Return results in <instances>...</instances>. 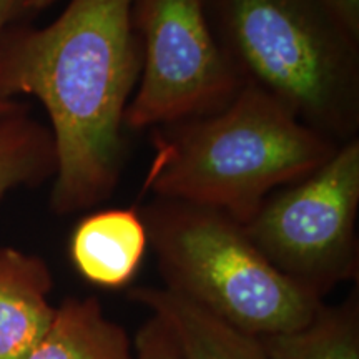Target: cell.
Segmentation results:
<instances>
[{
    "mask_svg": "<svg viewBox=\"0 0 359 359\" xmlns=\"http://www.w3.org/2000/svg\"><path fill=\"white\" fill-rule=\"evenodd\" d=\"M19 2L20 0H0V32L19 15ZM24 109L25 105L19 102L0 98V122Z\"/></svg>",
    "mask_w": 359,
    "mask_h": 359,
    "instance_id": "15",
    "label": "cell"
},
{
    "mask_svg": "<svg viewBox=\"0 0 359 359\" xmlns=\"http://www.w3.org/2000/svg\"><path fill=\"white\" fill-rule=\"evenodd\" d=\"M132 2L70 0L47 27L11 22L0 32V98L35 97L50 120L58 215L102 203L118 183L142 70Z\"/></svg>",
    "mask_w": 359,
    "mask_h": 359,
    "instance_id": "1",
    "label": "cell"
},
{
    "mask_svg": "<svg viewBox=\"0 0 359 359\" xmlns=\"http://www.w3.org/2000/svg\"><path fill=\"white\" fill-rule=\"evenodd\" d=\"M346 32L359 40V0H318Z\"/></svg>",
    "mask_w": 359,
    "mask_h": 359,
    "instance_id": "14",
    "label": "cell"
},
{
    "mask_svg": "<svg viewBox=\"0 0 359 359\" xmlns=\"http://www.w3.org/2000/svg\"><path fill=\"white\" fill-rule=\"evenodd\" d=\"M52 286L42 258L0 246V359H24L47 333L57 311Z\"/></svg>",
    "mask_w": 359,
    "mask_h": 359,
    "instance_id": "7",
    "label": "cell"
},
{
    "mask_svg": "<svg viewBox=\"0 0 359 359\" xmlns=\"http://www.w3.org/2000/svg\"><path fill=\"white\" fill-rule=\"evenodd\" d=\"M147 248V228L140 212L127 208L88 215L70 238L75 269L88 283L107 290L123 288L133 280Z\"/></svg>",
    "mask_w": 359,
    "mask_h": 359,
    "instance_id": "9",
    "label": "cell"
},
{
    "mask_svg": "<svg viewBox=\"0 0 359 359\" xmlns=\"http://www.w3.org/2000/svg\"><path fill=\"white\" fill-rule=\"evenodd\" d=\"M133 356L135 359H180L168 331L154 316L148 318L135 333Z\"/></svg>",
    "mask_w": 359,
    "mask_h": 359,
    "instance_id": "13",
    "label": "cell"
},
{
    "mask_svg": "<svg viewBox=\"0 0 359 359\" xmlns=\"http://www.w3.org/2000/svg\"><path fill=\"white\" fill-rule=\"evenodd\" d=\"M57 170L50 128L24 110L0 122V200L20 187L53 178Z\"/></svg>",
    "mask_w": 359,
    "mask_h": 359,
    "instance_id": "12",
    "label": "cell"
},
{
    "mask_svg": "<svg viewBox=\"0 0 359 359\" xmlns=\"http://www.w3.org/2000/svg\"><path fill=\"white\" fill-rule=\"evenodd\" d=\"M165 288L245 333L268 338L306 326L323 299L281 275L219 210L155 198L140 210Z\"/></svg>",
    "mask_w": 359,
    "mask_h": 359,
    "instance_id": "4",
    "label": "cell"
},
{
    "mask_svg": "<svg viewBox=\"0 0 359 359\" xmlns=\"http://www.w3.org/2000/svg\"><path fill=\"white\" fill-rule=\"evenodd\" d=\"M241 83L336 143L358 138L359 40L318 0H205Z\"/></svg>",
    "mask_w": 359,
    "mask_h": 359,
    "instance_id": "3",
    "label": "cell"
},
{
    "mask_svg": "<svg viewBox=\"0 0 359 359\" xmlns=\"http://www.w3.org/2000/svg\"><path fill=\"white\" fill-rule=\"evenodd\" d=\"M24 359H135L133 341L107 316L97 298H67Z\"/></svg>",
    "mask_w": 359,
    "mask_h": 359,
    "instance_id": "10",
    "label": "cell"
},
{
    "mask_svg": "<svg viewBox=\"0 0 359 359\" xmlns=\"http://www.w3.org/2000/svg\"><path fill=\"white\" fill-rule=\"evenodd\" d=\"M151 140L143 190L219 210L241 224L273 191L306 178L339 147L251 85L212 115L155 128Z\"/></svg>",
    "mask_w": 359,
    "mask_h": 359,
    "instance_id": "2",
    "label": "cell"
},
{
    "mask_svg": "<svg viewBox=\"0 0 359 359\" xmlns=\"http://www.w3.org/2000/svg\"><path fill=\"white\" fill-rule=\"evenodd\" d=\"M359 140L341 143L306 178L273 191L243 224L263 257L323 299L358 271Z\"/></svg>",
    "mask_w": 359,
    "mask_h": 359,
    "instance_id": "5",
    "label": "cell"
},
{
    "mask_svg": "<svg viewBox=\"0 0 359 359\" xmlns=\"http://www.w3.org/2000/svg\"><path fill=\"white\" fill-rule=\"evenodd\" d=\"M128 298L163 325L180 359H269L262 338L228 325L165 286H138L130 290Z\"/></svg>",
    "mask_w": 359,
    "mask_h": 359,
    "instance_id": "8",
    "label": "cell"
},
{
    "mask_svg": "<svg viewBox=\"0 0 359 359\" xmlns=\"http://www.w3.org/2000/svg\"><path fill=\"white\" fill-rule=\"evenodd\" d=\"M262 341L269 359H359L358 296L339 306L323 303L306 326Z\"/></svg>",
    "mask_w": 359,
    "mask_h": 359,
    "instance_id": "11",
    "label": "cell"
},
{
    "mask_svg": "<svg viewBox=\"0 0 359 359\" xmlns=\"http://www.w3.org/2000/svg\"><path fill=\"white\" fill-rule=\"evenodd\" d=\"M142 70L125 115L130 130L212 115L243 87L210 24L205 0H133Z\"/></svg>",
    "mask_w": 359,
    "mask_h": 359,
    "instance_id": "6",
    "label": "cell"
},
{
    "mask_svg": "<svg viewBox=\"0 0 359 359\" xmlns=\"http://www.w3.org/2000/svg\"><path fill=\"white\" fill-rule=\"evenodd\" d=\"M57 0H20L19 2V15L24 12H39L43 8L50 7Z\"/></svg>",
    "mask_w": 359,
    "mask_h": 359,
    "instance_id": "16",
    "label": "cell"
}]
</instances>
